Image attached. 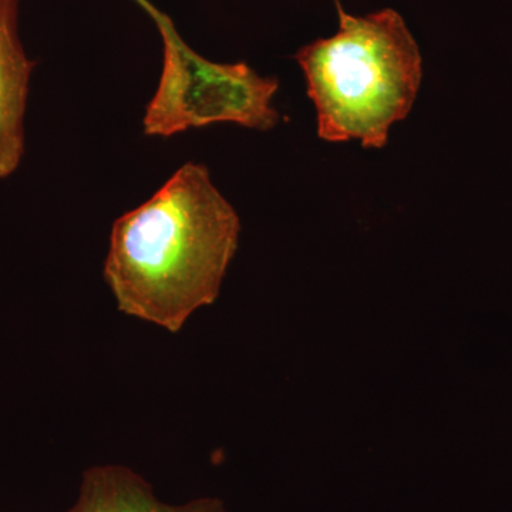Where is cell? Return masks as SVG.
<instances>
[{"label":"cell","instance_id":"4","mask_svg":"<svg viewBox=\"0 0 512 512\" xmlns=\"http://www.w3.org/2000/svg\"><path fill=\"white\" fill-rule=\"evenodd\" d=\"M20 0H0V180L25 154V114L35 62L19 36Z\"/></svg>","mask_w":512,"mask_h":512},{"label":"cell","instance_id":"5","mask_svg":"<svg viewBox=\"0 0 512 512\" xmlns=\"http://www.w3.org/2000/svg\"><path fill=\"white\" fill-rule=\"evenodd\" d=\"M67 512H227L217 498L171 505L158 500L151 485L123 466L84 471L79 497Z\"/></svg>","mask_w":512,"mask_h":512},{"label":"cell","instance_id":"3","mask_svg":"<svg viewBox=\"0 0 512 512\" xmlns=\"http://www.w3.org/2000/svg\"><path fill=\"white\" fill-rule=\"evenodd\" d=\"M160 30L164 62L160 83L144 114L148 137H173L190 128L231 123L266 131L278 126L276 77L247 63H214L188 47L167 15L141 0Z\"/></svg>","mask_w":512,"mask_h":512},{"label":"cell","instance_id":"2","mask_svg":"<svg viewBox=\"0 0 512 512\" xmlns=\"http://www.w3.org/2000/svg\"><path fill=\"white\" fill-rule=\"evenodd\" d=\"M335 2L338 32L295 55L315 106L318 136L380 150L416 103L423 80L420 47L396 10L356 16Z\"/></svg>","mask_w":512,"mask_h":512},{"label":"cell","instance_id":"1","mask_svg":"<svg viewBox=\"0 0 512 512\" xmlns=\"http://www.w3.org/2000/svg\"><path fill=\"white\" fill-rule=\"evenodd\" d=\"M239 232L237 211L208 168L191 161L114 222L104 279L121 312L180 332L217 301Z\"/></svg>","mask_w":512,"mask_h":512}]
</instances>
